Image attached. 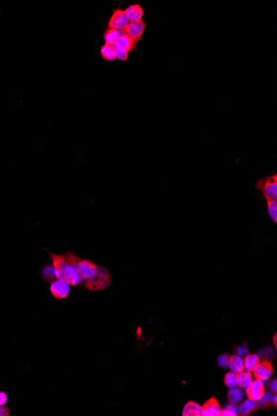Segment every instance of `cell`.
<instances>
[{
    "label": "cell",
    "instance_id": "14",
    "mask_svg": "<svg viewBox=\"0 0 277 416\" xmlns=\"http://www.w3.org/2000/svg\"><path fill=\"white\" fill-rule=\"evenodd\" d=\"M121 33L122 31L117 30V29L106 28V30L104 32L103 38H102L105 44L114 46L117 43V40L119 39Z\"/></svg>",
    "mask_w": 277,
    "mask_h": 416
},
{
    "label": "cell",
    "instance_id": "6",
    "mask_svg": "<svg viewBox=\"0 0 277 416\" xmlns=\"http://www.w3.org/2000/svg\"><path fill=\"white\" fill-rule=\"evenodd\" d=\"M50 291L55 298L58 300L65 299L70 293V287L69 284L61 280H55L52 282L50 286Z\"/></svg>",
    "mask_w": 277,
    "mask_h": 416
},
{
    "label": "cell",
    "instance_id": "27",
    "mask_svg": "<svg viewBox=\"0 0 277 416\" xmlns=\"http://www.w3.org/2000/svg\"><path fill=\"white\" fill-rule=\"evenodd\" d=\"M229 360H230V356L226 354L222 355L218 359V366L222 368H228L229 367Z\"/></svg>",
    "mask_w": 277,
    "mask_h": 416
},
{
    "label": "cell",
    "instance_id": "21",
    "mask_svg": "<svg viewBox=\"0 0 277 416\" xmlns=\"http://www.w3.org/2000/svg\"><path fill=\"white\" fill-rule=\"evenodd\" d=\"M257 401H251L248 399L239 406V414H241L242 416H247L248 414L255 411L257 409Z\"/></svg>",
    "mask_w": 277,
    "mask_h": 416
},
{
    "label": "cell",
    "instance_id": "12",
    "mask_svg": "<svg viewBox=\"0 0 277 416\" xmlns=\"http://www.w3.org/2000/svg\"><path fill=\"white\" fill-rule=\"evenodd\" d=\"M119 47L124 48L126 50L127 52H134L137 48V42H135L132 39H130V37L128 36L127 34H124V32L122 31L120 36L117 40V43Z\"/></svg>",
    "mask_w": 277,
    "mask_h": 416
},
{
    "label": "cell",
    "instance_id": "28",
    "mask_svg": "<svg viewBox=\"0 0 277 416\" xmlns=\"http://www.w3.org/2000/svg\"><path fill=\"white\" fill-rule=\"evenodd\" d=\"M247 354H248V351H247L246 346L238 347L237 350V356H240V357H245Z\"/></svg>",
    "mask_w": 277,
    "mask_h": 416
},
{
    "label": "cell",
    "instance_id": "1",
    "mask_svg": "<svg viewBox=\"0 0 277 416\" xmlns=\"http://www.w3.org/2000/svg\"><path fill=\"white\" fill-rule=\"evenodd\" d=\"M48 253L52 260V266L54 268L57 279L65 282L66 284L73 285V286H77L80 284L78 276L76 275V273L73 272L63 255H57L50 252H48Z\"/></svg>",
    "mask_w": 277,
    "mask_h": 416
},
{
    "label": "cell",
    "instance_id": "7",
    "mask_svg": "<svg viewBox=\"0 0 277 416\" xmlns=\"http://www.w3.org/2000/svg\"><path fill=\"white\" fill-rule=\"evenodd\" d=\"M247 397L251 401H259L265 394L263 381L259 380H252L251 385L246 389Z\"/></svg>",
    "mask_w": 277,
    "mask_h": 416
},
{
    "label": "cell",
    "instance_id": "19",
    "mask_svg": "<svg viewBox=\"0 0 277 416\" xmlns=\"http://www.w3.org/2000/svg\"><path fill=\"white\" fill-rule=\"evenodd\" d=\"M243 362L244 370H246V372H252L255 367H257L260 362L259 357L256 354H251V355L247 354L245 356Z\"/></svg>",
    "mask_w": 277,
    "mask_h": 416
},
{
    "label": "cell",
    "instance_id": "31",
    "mask_svg": "<svg viewBox=\"0 0 277 416\" xmlns=\"http://www.w3.org/2000/svg\"><path fill=\"white\" fill-rule=\"evenodd\" d=\"M270 389L272 390V392L275 393V394H277V381L276 379H275L272 383H271V385H270Z\"/></svg>",
    "mask_w": 277,
    "mask_h": 416
},
{
    "label": "cell",
    "instance_id": "32",
    "mask_svg": "<svg viewBox=\"0 0 277 416\" xmlns=\"http://www.w3.org/2000/svg\"><path fill=\"white\" fill-rule=\"evenodd\" d=\"M220 416H235L234 414L232 413L231 411H228V410H224V411H221V415Z\"/></svg>",
    "mask_w": 277,
    "mask_h": 416
},
{
    "label": "cell",
    "instance_id": "34",
    "mask_svg": "<svg viewBox=\"0 0 277 416\" xmlns=\"http://www.w3.org/2000/svg\"><path fill=\"white\" fill-rule=\"evenodd\" d=\"M272 404L274 405L275 406H277V395H273V397H272Z\"/></svg>",
    "mask_w": 277,
    "mask_h": 416
},
{
    "label": "cell",
    "instance_id": "11",
    "mask_svg": "<svg viewBox=\"0 0 277 416\" xmlns=\"http://www.w3.org/2000/svg\"><path fill=\"white\" fill-rule=\"evenodd\" d=\"M202 416H220V406L215 398H211L202 406Z\"/></svg>",
    "mask_w": 277,
    "mask_h": 416
},
{
    "label": "cell",
    "instance_id": "25",
    "mask_svg": "<svg viewBox=\"0 0 277 416\" xmlns=\"http://www.w3.org/2000/svg\"><path fill=\"white\" fill-rule=\"evenodd\" d=\"M224 383L229 389L237 386V374L233 372H228L224 378Z\"/></svg>",
    "mask_w": 277,
    "mask_h": 416
},
{
    "label": "cell",
    "instance_id": "18",
    "mask_svg": "<svg viewBox=\"0 0 277 416\" xmlns=\"http://www.w3.org/2000/svg\"><path fill=\"white\" fill-rule=\"evenodd\" d=\"M229 368L231 372L238 374L240 372L244 371V362L241 357L238 356H231L229 360Z\"/></svg>",
    "mask_w": 277,
    "mask_h": 416
},
{
    "label": "cell",
    "instance_id": "3",
    "mask_svg": "<svg viewBox=\"0 0 277 416\" xmlns=\"http://www.w3.org/2000/svg\"><path fill=\"white\" fill-rule=\"evenodd\" d=\"M256 189L262 191V195L267 201L277 200V174H274L257 180Z\"/></svg>",
    "mask_w": 277,
    "mask_h": 416
},
{
    "label": "cell",
    "instance_id": "35",
    "mask_svg": "<svg viewBox=\"0 0 277 416\" xmlns=\"http://www.w3.org/2000/svg\"><path fill=\"white\" fill-rule=\"evenodd\" d=\"M277 334H275L274 337H273V341H274L275 346H276V347H277Z\"/></svg>",
    "mask_w": 277,
    "mask_h": 416
},
{
    "label": "cell",
    "instance_id": "5",
    "mask_svg": "<svg viewBox=\"0 0 277 416\" xmlns=\"http://www.w3.org/2000/svg\"><path fill=\"white\" fill-rule=\"evenodd\" d=\"M147 24L143 19L140 21L129 22L123 32L138 43L142 39Z\"/></svg>",
    "mask_w": 277,
    "mask_h": 416
},
{
    "label": "cell",
    "instance_id": "9",
    "mask_svg": "<svg viewBox=\"0 0 277 416\" xmlns=\"http://www.w3.org/2000/svg\"><path fill=\"white\" fill-rule=\"evenodd\" d=\"M124 13L129 22L140 21L144 16V8L140 3H134L128 6Z\"/></svg>",
    "mask_w": 277,
    "mask_h": 416
},
{
    "label": "cell",
    "instance_id": "17",
    "mask_svg": "<svg viewBox=\"0 0 277 416\" xmlns=\"http://www.w3.org/2000/svg\"><path fill=\"white\" fill-rule=\"evenodd\" d=\"M252 382V374L251 372H241L237 374V385L240 388L246 389Z\"/></svg>",
    "mask_w": 277,
    "mask_h": 416
},
{
    "label": "cell",
    "instance_id": "23",
    "mask_svg": "<svg viewBox=\"0 0 277 416\" xmlns=\"http://www.w3.org/2000/svg\"><path fill=\"white\" fill-rule=\"evenodd\" d=\"M267 201V212L270 218L274 223H277V200H269Z\"/></svg>",
    "mask_w": 277,
    "mask_h": 416
},
{
    "label": "cell",
    "instance_id": "30",
    "mask_svg": "<svg viewBox=\"0 0 277 416\" xmlns=\"http://www.w3.org/2000/svg\"><path fill=\"white\" fill-rule=\"evenodd\" d=\"M226 410H228V411H231L232 413L234 414L235 416H238L239 415V410L238 407H237L236 405L235 404H231L229 406L226 408Z\"/></svg>",
    "mask_w": 277,
    "mask_h": 416
},
{
    "label": "cell",
    "instance_id": "24",
    "mask_svg": "<svg viewBox=\"0 0 277 416\" xmlns=\"http://www.w3.org/2000/svg\"><path fill=\"white\" fill-rule=\"evenodd\" d=\"M113 47H114L115 54H116V60L120 61V62H127L129 60V52H127L126 50L119 47L117 44H115Z\"/></svg>",
    "mask_w": 277,
    "mask_h": 416
},
{
    "label": "cell",
    "instance_id": "20",
    "mask_svg": "<svg viewBox=\"0 0 277 416\" xmlns=\"http://www.w3.org/2000/svg\"><path fill=\"white\" fill-rule=\"evenodd\" d=\"M228 396L230 403L236 405L243 398V392L241 388L235 386V387L230 388V390L228 391Z\"/></svg>",
    "mask_w": 277,
    "mask_h": 416
},
{
    "label": "cell",
    "instance_id": "22",
    "mask_svg": "<svg viewBox=\"0 0 277 416\" xmlns=\"http://www.w3.org/2000/svg\"><path fill=\"white\" fill-rule=\"evenodd\" d=\"M41 276L47 283L54 282L57 279L53 266L47 264L41 269Z\"/></svg>",
    "mask_w": 277,
    "mask_h": 416
},
{
    "label": "cell",
    "instance_id": "10",
    "mask_svg": "<svg viewBox=\"0 0 277 416\" xmlns=\"http://www.w3.org/2000/svg\"><path fill=\"white\" fill-rule=\"evenodd\" d=\"M66 259L68 261V264L70 265L71 268L73 269V272L76 273V275L78 276V279L80 283L85 281V279L83 277L80 268V257H78L77 255L74 254L72 252H68L66 253Z\"/></svg>",
    "mask_w": 277,
    "mask_h": 416
},
{
    "label": "cell",
    "instance_id": "29",
    "mask_svg": "<svg viewBox=\"0 0 277 416\" xmlns=\"http://www.w3.org/2000/svg\"><path fill=\"white\" fill-rule=\"evenodd\" d=\"M9 411H8V407L5 405H1L0 404V416H9Z\"/></svg>",
    "mask_w": 277,
    "mask_h": 416
},
{
    "label": "cell",
    "instance_id": "33",
    "mask_svg": "<svg viewBox=\"0 0 277 416\" xmlns=\"http://www.w3.org/2000/svg\"><path fill=\"white\" fill-rule=\"evenodd\" d=\"M6 401V395L3 393L0 394V404L1 405H4Z\"/></svg>",
    "mask_w": 277,
    "mask_h": 416
},
{
    "label": "cell",
    "instance_id": "15",
    "mask_svg": "<svg viewBox=\"0 0 277 416\" xmlns=\"http://www.w3.org/2000/svg\"><path fill=\"white\" fill-rule=\"evenodd\" d=\"M183 416H202V406L194 401L187 403L183 410Z\"/></svg>",
    "mask_w": 277,
    "mask_h": 416
},
{
    "label": "cell",
    "instance_id": "8",
    "mask_svg": "<svg viewBox=\"0 0 277 416\" xmlns=\"http://www.w3.org/2000/svg\"><path fill=\"white\" fill-rule=\"evenodd\" d=\"M253 374L256 380H262L265 381L267 380L271 377L272 372H273V368H272V365L271 362L268 361H263V362H259L257 367H255L253 370Z\"/></svg>",
    "mask_w": 277,
    "mask_h": 416
},
{
    "label": "cell",
    "instance_id": "4",
    "mask_svg": "<svg viewBox=\"0 0 277 416\" xmlns=\"http://www.w3.org/2000/svg\"><path fill=\"white\" fill-rule=\"evenodd\" d=\"M128 24H129V20L125 15L124 9H122L120 6H119L113 11L106 28L123 31Z\"/></svg>",
    "mask_w": 277,
    "mask_h": 416
},
{
    "label": "cell",
    "instance_id": "26",
    "mask_svg": "<svg viewBox=\"0 0 277 416\" xmlns=\"http://www.w3.org/2000/svg\"><path fill=\"white\" fill-rule=\"evenodd\" d=\"M272 397H273V395H272V393H265L264 395L262 396V398L258 401L260 406H262V407H268V406L272 405Z\"/></svg>",
    "mask_w": 277,
    "mask_h": 416
},
{
    "label": "cell",
    "instance_id": "2",
    "mask_svg": "<svg viewBox=\"0 0 277 416\" xmlns=\"http://www.w3.org/2000/svg\"><path fill=\"white\" fill-rule=\"evenodd\" d=\"M112 277L106 268L97 266L96 273L91 279L85 281V287L91 291H100L107 289L112 284Z\"/></svg>",
    "mask_w": 277,
    "mask_h": 416
},
{
    "label": "cell",
    "instance_id": "16",
    "mask_svg": "<svg viewBox=\"0 0 277 416\" xmlns=\"http://www.w3.org/2000/svg\"><path fill=\"white\" fill-rule=\"evenodd\" d=\"M100 55H101V58L103 59L105 62L107 63H112L116 60V54H115V50L113 46L111 45L105 44L101 45L100 47Z\"/></svg>",
    "mask_w": 277,
    "mask_h": 416
},
{
    "label": "cell",
    "instance_id": "13",
    "mask_svg": "<svg viewBox=\"0 0 277 416\" xmlns=\"http://www.w3.org/2000/svg\"><path fill=\"white\" fill-rule=\"evenodd\" d=\"M80 268L86 281L96 274L97 266L90 260H80Z\"/></svg>",
    "mask_w": 277,
    "mask_h": 416
}]
</instances>
